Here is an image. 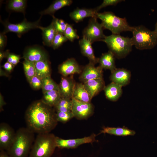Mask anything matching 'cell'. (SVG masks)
<instances>
[{
  "label": "cell",
  "mask_w": 157,
  "mask_h": 157,
  "mask_svg": "<svg viewBox=\"0 0 157 157\" xmlns=\"http://www.w3.org/2000/svg\"><path fill=\"white\" fill-rule=\"evenodd\" d=\"M94 111V106L91 102H82L72 98V112L76 119H87L92 115Z\"/></svg>",
  "instance_id": "9c48e42d"
},
{
  "label": "cell",
  "mask_w": 157,
  "mask_h": 157,
  "mask_svg": "<svg viewBox=\"0 0 157 157\" xmlns=\"http://www.w3.org/2000/svg\"><path fill=\"white\" fill-rule=\"evenodd\" d=\"M96 135L93 133L90 135L81 138L65 139L56 137L57 147L59 149H74L82 144L92 143L96 141Z\"/></svg>",
  "instance_id": "30bf717a"
},
{
  "label": "cell",
  "mask_w": 157,
  "mask_h": 157,
  "mask_svg": "<svg viewBox=\"0 0 157 157\" xmlns=\"http://www.w3.org/2000/svg\"><path fill=\"white\" fill-rule=\"evenodd\" d=\"M78 43L81 53L88 58L89 62L95 65L98 63L99 58L95 56L91 42L83 37L79 40Z\"/></svg>",
  "instance_id": "ac0fdd59"
},
{
  "label": "cell",
  "mask_w": 157,
  "mask_h": 157,
  "mask_svg": "<svg viewBox=\"0 0 157 157\" xmlns=\"http://www.w3.org/2000/svg\"><path fill=\"white\" fill-rule=\"evenodd\" d=\"M122 87L120 85L113 82L105 86L104 90L106 98L113 101H117L122 94Z\"/></svg>",
  "instance_id": "ffe728a7"
},
{
  "label": "cell",
  "mask_w": 157,
  "mask_h": 157,
  "mask_svg": "<svg viewBox=\"0 0 157 157\" xmlns=\"http://www.w3.org/2000/svg\"><path fill=\"white\" fill-rule=\"evenodd\" d=\"M0 111H1L2 110L3 107L6 104V103L2 97L1 96L0 97Z\"/></svg>",
  "instance_id": "b9f144b4"
},
{
  "label": "cell",
  "mask_w": 157,
  "mask_h": 157,
  "mask_svg": "<svg viewBox=\"0 0 157 157\" xmlns=\"http://www.w3.org/2000/svg\"><path fill=\"white\" fill-rule=\"evenodd\" d=\"M42 81V89L43 92L54 90L59 91L58 85L51 78V76L43 78Z\"/></svg>",
  "instance_id": "4dcf8cb0"
},
{
  "label": "cell",
  "mask_w": 157,
  "mask_h": 157,
  "mask_svg": "<svg viewBox=\"0 0 157 157\" xmlns=\"http://www.w3.org/2000/svg\"><path fill=\"white\" fill-rule=\"evenodd\" d=\"M72 99L61 98L53 108L56 112L72 111Z\"/></svg>",
  "instance_id": "f1b7e54d"
},
{
  "label": "cell",
  "mask_w": 157,
  "mask_h": 157,
  "mask_svg": "<svg viewBox=\"0 0 157 157\" xmlns=\"http://www.w3.org/2000/svg\"><path fill=\"white\" fill-rule=\"evenodd\" d=\"M52 17L51 22L57 32L64 34L68 24L62 19L57 18L54 16Z\"/></svg>",
  "instance_id": "1f68e13d"
},
{
  "label": "cell",
  "mask_w": 157,
  "mask_h": 157,
  "mask_svg": "<svg viewBox=\"0 0 157 157\" xmlns=\"http://www.w3.org/2000/svg\"><path fill=\"white\" fill-rule=\"evenodd\" d=\"M100 133H107L118 136H133L135 134V131L130 130L124 126L120 127H110L104 126L101 131Z\"/></svg>",
  "instance_id": "d4e9b609"
},
{
  "label": "cell",
  "mask_w": 157,
  "mask_h": 157,
  "mask_svg": "<svg viewBox=\"0 0 157 157\" xmlns=\"http://www.w3.org/2000/svg\"><path fill=\"white\" fill-rule=\"evenodd\" d=\"M99 65L103 69H109L111 72L116 68L115 63V56L109 51L103 53L99 58Z\"/></svg>",
  "instance_id": "603a6c76"
},
{
  "label": "cell",
  "mask_w": 157,
  "mask_h": 157,
  "mask_svg": "<svg viewBox=\"0 0 157 157\" xmlns=\"http://www.w3.org/2000/svg\"><path fill=\"white\" fill-rule=\"evenodd\" d=\"M0 157H11L6 151L1 150L0 152Z\"/></svg>",
  "instance_id": "60d3db41"
},
{
  "label": "cell",
  "mask_w": 157,
  "mask_h": 157,
  "mask_svg": "<svg viewBox=\"0 0 157 157\" xmlns=\"http://www.w3.org/2000/svg\"><path fill=\"white\" fill-rule=\"evenodd\" d=\"M83 83L92 99L104 90L105 86L103 78L90 80Z\"/></svg>",
  "instance_id": "d6986e66"
},
{
  "label": "cell",
  "mask_w": 157,
  "mask_h": 157,
  "mask_svg": "<svg viewBox=\"0 0 157 157\" xmlns=\"http://www.w3.org/2000/svg\"><path fill=\"white\" fill-rule=\"evenodd\" d=\"M103 69L99 66L89 62L79 77L80 80L83 83L90 80L103 78Z\"/></svg>",
  "instance_id": "4fadbf2b"
},
{
  "label": "cell",
  "mask_w": 157,
  "mask_h": 157,
  "mask_svg": "<svg viewBox=\"0 0 157 157\" xmlns=\"http://www.w3.org/2000/svg\"><path fill=\"white\" fill-rule=\"evenodd\" d=\"M131 38L133 45L138 49L144 50L154 48L157 44V35L144 26L133 27Z\"/></svg>",
  "instance_id": "8992f818"
},
{
  "label": "cell",
  "mask_w": 157,
  "mask_h": 157,
  "mask_svg": "<svg viewBox=\"0 0 157 157\" xmlns=\"http://www.w3.org/2000/svg\"><path fill=\"white\" fill-rule=\"evenodd\" d=\"M31 87L34 89L38 90L42 88V79L37 75L32 77L28 81Z\"/></svg>",
  "instance_id": "8d00e7d4"
},
{
  "label": "cell",
  "mask_w": 157,
  "mask_h": 157,
  "mask_svg": "<svg viewBox=\"0 0 157 157\" xmlns=\"http://www.w3.org/2000/svg\"><path fill=\"white\" fill-rule=\"evenodd\" d=\"M35 138V133L27 127L20 128L6 151L11 157H28Z\"/></svg>",
  "instance_id": "7a4b0ae2"
},
{
  "label": "cell",
  "mask_w": 157,
  "mask_h": 157,
  "mask_svg": "<svg viewBox=\"0 0 157 157\" xmlns=\"http://www.w3.org/2000/svg\"><path fill=\"white\" fill-rule=\"evenodd\" d=\"M60 73L63 76L74 74H80L82 71L80 66L74 58H68L58 67Z\"/></svg>",
  "instance_id": "5bb4252c"
},
{
  "label": "cell",
  "mask_w": 157,
  "mask_h": 157,
  "mask_svg": "<svg viewBox=\"0 0 157 157\" xmlns=\"http://www.w3.org/2000/svg\"><path fill=\"white\" fill-rule=\"evenodd\" d=\"M23 58L33 63L48 60V55L45 50L42 47L37 45L26 48L24 52Z\"/></svg>",
  "instance_id": "7c38bea8"
},
{
  "label": "cell",
  "mask_w": 157,
  "mask_h": 157,
  "mask_svg": "<svg viewBox=\"0 0 157 157\" xmlns=\"http://www.w3.org/2000/svg\"><path fill=\"white\" fill-rule=\"evenodd\" d=\"M16 132L8 124H0V150L7 151L14 140Z\"/></svg>",
  "instance_id": "8fae6325"
},
{
  "label": "cell",
  "mask_w": 157,
  "mask_h": 157,
  "mask_svg": "<svg viewBox=\"0 0 157 157\" xmlns=\"http://www.w3.org/2000/svg\"><path fill=\"white\" fill-rule=\"evenodd\" d=\"M123 1L121 0H104L102 3L94 8L98 13L101 9L109 6H115L118 3Z\"/></svg>",
  "instance_id": "74e56055"
},
{
  "label": "cell",
  "mask_w": 157,
  "mask_h": 157,
  "mask_svg": "<svg viewBox=\"0 0 157 157\" xmlns=\"http://www.w3.org/2000/svg\"><path fill=\"white\" fill-rule=\"evenodd\" d=\"M26 5V0H10L7 1V8L11 11L21 12L25 14Z\"/></svg>",
  "instance_id": "83f0119b"
},
{
  "label": "cell",
  "mask_w": 157,
  "mask_h": 157,
  "mask_svg": "<svg viewBox=\"0 0 157 157\" xmlns=\"http://www.w3.org/2000/svg\"><path fill=\"white\" fill-rule=\"evenodd\" d=\"M6 57V52H4L2 50H0V62L3 59Z\"/></svg>",
  "instance_id": "7bdbcfd3"
},
{
  "label": "cell",
  "mask_w": 157,
  "mask_h": 157,
  "mask_svg": "<svg viewBox=\"0 0 157 157\" xmlns=\"http://www.w3.org/2000/svg\"><path fill=\"white\" fill-rule=\"evenodd\" d=\"M72 0H56L54 1L52 4L46 9L40 13L41 16L49 15L52 17L54 16L55 13L63 8L70 6L72 3Z\"/></svg>",
  "instance_id": "cb8c5ba5"
},
{
  "label": "cell",
  "mask_w": 157,
  "mask_h": 157,
  "mask_svg": "<svg viewBox=\"0 0 157 157\" xmlns=\"http://www.w3.org/2000/svg\"><path fill=\"white\" fill-rule=\"evenodd\" d=\"M7 61L14 66L17 65L20 61L21 57L19 55L10 53L8 51H6Z\"/></svg>",
  "instance_id": "d590c367"
},
{
  "label": "cell",
  "mask_w": 157,
  "mask_h": 157,
  "mask_svg": "<svg viewBox=\"0 0 157 157\" xmlns=\"http://www.w3.org/2000/svg\"><path fill=\"white\" fill-rule=\"evenodd\" d=\"M64 34L68 40L71 42L79 38V36L77 34L76 30L74 28L71 24H68Z\"/></svg>",
  "instance_id": "d6a6232c"
},
{
  "label": "cell",
  "mask_w": 157,
  "mask_h": 157,
  "mask_svg": "<svg viewBox=\"0 0 157 157\" xmlns=\"http://www.w3.org/2000/svg\"><path fill=\"white\" fill-rule=\"evenodd\" d=\"M56 119L58 122L65 123L74 117L72 111L68 112H56Z\"/></svg>",
  "instance_id": "e575fe53"
},
{
  "label": "cell",
  "mask_w": 157,
  "mask_h": 157,
  "mask_svg": "<svg viewBox=\"0 0 157 157\" xmlns=\"http://www.w3.org/2000/svg\"><path fill=\"white\" fill-rule=\"evenodd\" d=\"M42 16L37 21L31 22L25 19L22 22L17 24H12L8 21L1 22L4 26L3 32L6 34L9 32L16 33L20 38L22 35L31 29L38 28Z\"/></svg>",
  "instance_id": "ba28073f"
},
{
  "label": "cell",
  "mask_w": 157,
  "mask_h": 157,
  "mask_svg": "<svg viewBox=\"0 0 157 157\" xmlns=\"http://www.w3.org/2000/svg\"><path fill=\"white\" fill-rule=\"evenodd\" d=\"M97 19V17L91 18L83 32V37L92 44L96 41H102L106 36L103 33L102 24L98 22Z\"/></svg>",
  "instance_id": "52a82bcc"
},
{
  "label": "cell",
  "mask_w": 157,
  "mask_h": 157,
  "mask_svg": "<svg viewBox=\"0 0 157 157\" xmlns=\"http://www.w3.org/2000/svg\"><path fill=\"white\" fill-rule=\"evenodd\" d=\"M24 119L26 127L37 134L50 133L58 122L53 108L46 104L41 100L29 105L26 111Z\"/></svg>",
  "instance_id": "6da1fadb"
},
{
  "label": "cell",
  "mask_w": 157,
  "mask_h": 157,
  "mask_svg": "<svg viewBox=\"0 0 157 157\" xmlns=\"http://www.w3.org/2000/svg\"><path fill=\"white\" fill-rule=\"evenodd\" d=\"M42 32L43 43L45 46L51 47L54 38L57 33L53 23L46 27H43L40 26L38 27Z\"/></svg>",
  "instance_id": "7402d4cb"
},
{
  "label": "cell",
  "mask_w": 157,
  "mask_h": 157,
  "mask_svg": "<svg viewBox=\"0 0 157 157\" xmlns=\"http://www.w3.org/2000/svg\"><path fill=\"white\" fill-rule=\"evenodd\" d=\"M72 98L85 102H91L92 99L85 89L83 83H76Z\"/></svg>",
  "instance_id": "44dd1931"
},
{
  "label": "cell",
  "mask_w": 157,
  "mask_h": 157,
  "mask_svg": "<svg viewBox=\"0 0 157 157\" xmlns=\"http://www.w3.org/2000/svg\"><path fill=\"white\" fill-rule=\"evenodd\" d=\"M61 98L59 91L54 90L43 92L41 100L46 104L53 108Z\"/></svg>",
  "instance_id": "484cf974"
},
{
  "label": "cell",
  "mask_w": 157,
  "mask_h": 157,
  "mask_svg": "<svg viewBox=\"0 0 157 157\" xmlns=\"http://www.w3.org/2000/svg\"><path fill=\"white\" fill-rule=\"evenodd\" d=\"M5 34L3 32L1 33L0 34V50H2L6 45L7 38Z\"/></svg>",
  "instance_id": "f35d334b"
},
{
  "label": "cell",
  "mask_w": 157,
  "mask_h": 157,
  "mask_svg": "<svg viewBox=\"0 0 157 157\" xmlns=\"http://www.w3.org/2000/svg\"><path fill=\"white\" fill-rule=\"evenodd\" d=\"M157 35V22L155 25V29L154 30Z\"/></svg>",
  "instance_id": "ee69618b"
},
{
  "label": "cell",
  "mask_w": 157,
  "mask_h": 157,
  "mask_svg": "<svg viewBox=\"0 0 157 157\" xmlns=\"http://www.w3.org/2000/svg\"><path fill=\"white\" fill-rule=\"evenodd\" d=\"M36 75L42 79L51 76V69L48 60H44L34 63Z\"/></svg>",
  "instance_id": "4316f807"
},
{
  "label": "cell",
  "mask_w": 157,
  "mask_h": 157,
  "mask_svg": "<svg viewBox=\"0 0 157 157\" xmlns=\"http://www.w3.org/2000/svg\"><path fill=\"white\" fill-rule=\"evenodd\" d=\"M56 137L50 133L37 134L28 157H51L57 147Z\"/></svg>",
  "instance_id": "3957f363"
},
{
  "label": "cell",
  "mask_w": 157,
  "mask_h": 157,
  "mask_svg": "<svg viewBox=\"0 0 157 157\" xmlns=\"http://www.w3.org/2000/svg\"><path fill=\"white\" fill-rule=\"evenodd\" d=\"M131 76V73L129 71L124 68H116L111 72L110 78L112 82L122 87L130 83Z\"/></svg>",
  "instance_id": "2e32d148"
},
{
  "label": "cell",
  "mask_w": 157,
  "mask_h": 157,
  "mask_svg": "<svg viewBox=\"0 0 157 157\" xmlns=\"http://www.w3.org/2000/svg\"><path fill=\"white\" fill-rule=\"evenodd\" d=\"M68 40L63 34L57 32L54 38L51 47L53 49H56Z\"/></svg>",
  "instance_id": "836d02e7"
},
{
  "label": "cell",
  "mask_w": 157,
  "mask_h": 157,
  "mask_svg": "<svg viewBox=\"0 0 157 157\" xmlns=\"http://www.w3.org/2000/svg\"><path fill=\"white\" fill-rule=\"evenodd\" d=\"M97 13L94 8H78L71 12L69 16L75 22L78 23L83 21L84 19L87 17H97Z\"/></svg>",
  "instance_id": "e0dca14e"
},
{
  "label": "cell",
  "mask_w": 157,
  "mask_h": 157,
  "mask_svg": "<svg viewBox=\"0 0 157 157\" xmlns=\"http://www.w3.org/2000/svg\"><path fill=\"white\" fill-rule=\"evenodd\" d=\"M97 17L100 19L104 29L110 30L112 34L120 35L123 31L132 32L133 27L130 26L126 18H121L110 11L98 12Z\"/></svg>",
  "instance_id": "277c9868"
},
{
  "label": "cell",
  "mask_w": 157,
  "mask_h": 157,
  "mask_svg": "<svg viewBox=\"0 0 157 157\" xmlns=\"http://www.w3.org/2000/svg\"><path fill=\"white\" fill-rule=\"evenodd\" d=\"M102 41L106 44L109 51L118 59L125 57L131 52L133 46L131 38L120 35L106 36Z\"/></svg>",
  "instance_id": "5b68a950"
},
{
  "label": "cell",
  "mask_w": 157,
  "mask_h": 157,
  "mask_svg": "<svg viewBox=\"0 0 157 157\" xmlns=\"http://www.w3.org/2000/svg\"><path fill=\"white\" fill-rule=\"evenodd\" d=\"M76 83L72 77L63 76L58 85L59 91L61 98L72 99Z\"/></svg>",
  "instance_id": "9a60e30c"
},
{
  "label": "cell",
  "mask_w": 157,
  "mask_h": 157,
  "mask_svg": "<svg viewBox=\"0 0 157 157\" xmlns=\"http://www.w3.org/2000/svg\"><path fill=\"white\" fill-rule=\"evenodd\" d=\"M14 66L10 63L7 61L4 64L3 67L7 71L10 72L13 69Z\"/></svg>",
  "instance_id": "ab89813d"
},
{
  "label": "cell",
  "mask_w": 157,
  "mask_h": 157,
  "mask_svg": "<svg viewBox=\"0 0 157 157\" xmlns=\"http://www.w3.org/2000/svg\"><path fill=\"white\" fill-rule=\"evenodd\" d=\"M22 63L25 74L29 81L32 77L36 75L34 63L24 59Z\"/></svg>",
  "instance_id": "f546056e"
}]
</instances>
